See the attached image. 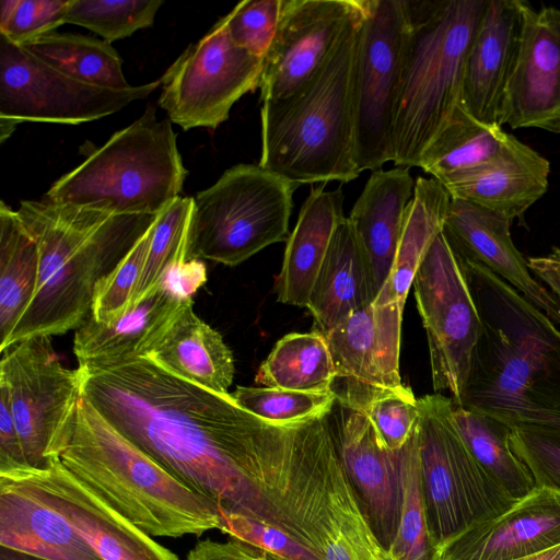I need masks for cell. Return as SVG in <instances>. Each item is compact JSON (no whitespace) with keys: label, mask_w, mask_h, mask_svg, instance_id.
<instances>
[{"label":"cell","mask_w":560,"mask_h":560,"mask_svg":"<svg viewBox=\"0 0 560 560\" xmlns=\"http://www.w3.org/2000/svg\"><path fill=\"white\" fill-rule=\"evenodd\" d=\"M82 395L124 436L212 502L220 530L256 551L299 537L323 446L318 418L280 424L144 357L79 366Z\"/></svg>","instance_id":"cell-1"},{"label":"cell","mask_w":560,"mask_h":560,"mask_svg":"<svg viewBox=\"0 0 560 560\" xmlns=\"http://www.w3.org/2000/svg\"><path fill=\"white\" fill-rule=\"evenodd\" d=\"M460 265L482 331L456 406L492 417L512 430L560 434V329L487 267Z\"/></svg>","instance_id":"cell-2"},{"label":"cell","mask_w":560,"mask_h":560,"mask_svg":"<svg viewBox=\"0 0 560 560\" xmlns=\"http://www.w3.org/2000/svg\"><path fill=\"white\" fill-rule=\"evenodd\" d=\"M37 244L36 292L0 351L22 340L77 329L91 314L98 280L155 221L152 214L107 212L43 200L16 210Z\"/></svg>","instance_id":"cell-3"},{"label":"cell","mask_w":560,"mask_h":560,"mask_svg":"<svg viewBox=\"0 0 560 560\" xmlns=\"http://www.w3.org/2000/svg\"><path fill=\"white\" fill-rule=\"evenodd\" d=\"M52 457L151 537L199 536L220 527L212 502L130 442L83 395Z\"/></svg>","instance_id":"cell-4"},{"label":"cell","mask_w":560,"mask_h":560,"mask_svg":"<svg viewBox=\"0 0 560 560\" xmlns=\"http://www.w3.org/2000/svg\"><path fill=\"white\" fill-rule=\"evenodd\" d=\"M362 10L319 71L299 91L261 105L259 165L298 187L360 175L354 81Z\"/></svg>","instance_id":"cell-5"},{"label":"cell","mask_w":560,"mask_h":560,"mask_svg":"<svg viewBox=\"0 0 560 560\" xmlns=\"http://www.w3.org/2000/svg\"><path fill=\"white\" fill-rule=\"evenodd\" d=\"M489 0H408L409 37L393 128V163L420 159L460 104L464 68Z\"/></svg>","instance_id":"cell-6"},{"label":"cell","mask_w":560,"mask_h":560,"mask_svg":"<svg viewBox=\"0 0 560 560\" xmlns=\"http://www.w3.org/2000/svg\"><path fill=\"white\" fill-rule=\"evenodd\" d=\"M186 175L172 121L159 120L149 105L56 180L44 198L110 214L156 215L179 197Z\"/></svg>","instance_id":"cell-7"},{"label":"cell","mask_w":560,"mask_h":560,"mask_svg":"<svg viewBox=\"0 0 560 560\" xmlns=\"http://www.w3.org/2000/svg\"><path fill=\"white\" fill-rule=\"evenodd\" d=\"M296 185L259 164H237L194 197L188 259L236 266L289 237Z\"/></svg>","instance_id":"cell-8"},{"label":"cell","mask_w":560,"mask_h":560,"mask_svg":"<svg viewBox=\"0 0 560 560\" xmlns=\"http://www.w3.org/2000/svg\"><path fill=\"white\" fill-rule=\"evenodd\" d=\"M418 444L430 535L439 549L517 500L474 458L453 421V401L442 394L418 398Z\"/></svg>","instance_id":"cell-9"},{"label":"cell","mask_w":560,"mask_h":560,"mask_svg":"<svg viewBox=\"0 0 560 560\" xmlns=\"http://www.w3.org/2000/svg\"><path fill=\"white\" fill-rule=\"evenodd\" d=\"M354 81L357 164L393 161V128L409 37L408 0H362Z\"/></svg>","instance_id":"cell-10"},{"label":"cell","mask_w":560,"mask_h":560,"mask_svg":"<svg viewBox=\"0 0 560 560\" xmlns=\"http://www.w3.org/2000/svg\"><path fill=\"white\" fill-rule=\"evenodd\" d=\"M412 285L427 332L433 389L448 390L457 405L470 377L482 323L466 273L442 232Z\"/></svg>","instance_id":"cell-11"},{"label":"cell","mask_w":560,"mask_h":560,"mask_svg":"<svg viewBox=\"0 0 560 560\" xmlns=\"http://www.w3.org/2000/svg\"><path fill=\"white\" fill-rule=\"evenodd\" d=\"M81 370L58 360L49 336L1 351L0 390L7 394L26 464L47 467L82 397Z\"/></svg>","instance_id":"cell-12"},{"label":"cell","mask_w":560,"mask_h":560,"mask_svg":"<svg viewBox=\"0 0 560 560\" xmlns=\"http://www.w3.org/2000/svg\"><path fill=\"white\" fill-rule=\"evenodd\" d=\"M160 85V79L124 90L83 83L0 35L1 142L20 122L79 125L96 120L145 98Z\"/></svg>","instance_id":"cell-13"},{"label":"cell","mask_w":560,"mask_h":560,"mask_svg":"<svg viewBox=\"0 0 560 560\" xmlns=\"http://www.w3.org/2000/svg\"><path fill=\"white\" fill-rule=\"evenodd\" d=\"M264 59L237 46L223 18L160 78L159 105L184 130L217 128L233 105L259 88Z\"/></svg>","instance_id":"cell-14"},{"label":"cell","mask_w":560,"mask_h":560,"mask_svg":"<svg viewBox=\"0 0 560 560\" xmlns=\"http://www.w3.org/2000/svg\"><path fill=\"white\" fill-rule=\"evenodd\" d=\"M362 0H282L278 27L264 59L262 103L283 100L325 65L357 21Z\"/></svg>","instance_id":"cell-15"},{"label":"cell","mask_w":560,"mask_h":560,"mask_svg":"<svg viewBox=\"0 0 560 560\" xmlns=\"http://www.w3.org/2000/svg\"><path fill=\"white\" fill-rule=\"evenodd\" d=\"M52 508L103 560H178L78 480L55 457L42 469L0 472Z\"/></svg>","instance_id":"cell-16"},{"label":"cell","mask_w":560,"mask_h":560,"mask_svg":"<svg viewBox=\"0 0 560 560\" xmlns=\"http://www.w3.org/2000/svg\"><path fill=\"white\" fill-rule=\"evenodd\" d=\"M560 133V9L525 1L518 52L500 125Z\"/></svg>","instance_id":"cell-17"},{"label":"cell","mask_w":560,"mask_h":560,"mask_svg":"<svg viewBox=\"0 0 560 560\" xmlns=\"http://www.w3.org/2000/svg\"><path fill=\"white\" fill-rule=\"evenodd\" d=\"M329 420L361 510L378 542L388 549L399 523L404 446L388 450L364 413L340 404Z\"/></svg>","instance_id":"cell-18"},{"label":"cell","mask_w":560,"mask_h":560,"mask_svg":"<svg viewBox=\"0 0 560 560\" xmlns=\"http://www.w3.org/2000/svg\"><path fill=\"white\" fill-rule=\"evenodd\" d=\"M404 306L374 305L351 314L325 336L336 370L343 380L337 400L402 386L399 372Z\"/></svg>","instance_id":"cell-19"},{"label":"cell","mask_w":560,"mask_h":560,"mask_svg":"<svg viewBox=\"0 0 560 560\" xmlns=\"http://www.w3.org/2000/svg\"><path fill=\"white\" fill-rule=\"evenodd\" d=\"M560 545V492L535 488L445 542L434 560H522Z\"/></svg>","instance_id":"cell-20"},{"label":"cell","mask_w":560,"mask_h":560,"mask_svg":"<svg viewBox=\"0 0 560 560\" xmlns=\"http://www.w3.org/2000/svg\"><path fill=\"white\" fill-rule=\"evenodd\" d=\"M504 215L451 197L442 234L460 262L487 267L557 325L560 308L553 294L534 279L527 260L514 245Z\"/></svg>","instance_id":"cell-21"},{"label":"cell","mask_w":560,"mask_h":560,"mask_svg":"<svg viewBox=\"0 0 560 560\" xmlns=\"http://www.w3.org/2000/svg\"><path fill=\"white\" fill-rule=\"evenodd\" d=\"M524 4L522 0H489L467 54L460 104L488 125H500L518 52Z\"/></svg>","instance_id":"cell-22"},{"label":"cell","mask_w":560,"mask_h":560,"mask_svg":"<svg viewBox=\"0 0 560 560\" xmlns=\"http://www.w3.org/2000/svg\"><path fill=\"white\" fill-rule=\"evenodd\" d=\"M189 303L192 296L175 273L167 271L151 295L115 323L105 325L89 315L73 340L79 366L145 358Z\"/></svg>","instance_id":"cell-23"},{"label":"cell","mask_w":560,"mask_h":560,"mask_svg":"<svg viewBox=\"0 0 560 560\" xmlns=\"http://www.w3.org/2000/svg\"><path fill=\"white\" fill-rule=\"evenodd\" d=\"M550 163L513 135L487 163L443 184L459 198L512 221L522 217L548 188Z\"/></svg>","instance_id":"cell-24"},{"label":"cell","mask_w":560,"mask_h":560,"mask_svg":"<svg viewBox=\"0 0 560 560\" xmlns=\"http://www.w3.org/2000/svg\"><path fill=\"white\" fill-rule=\"evenodd\" d=\"M415 183L407 167L372 171L348 217L369 264L376 296L392 270Z\"/></svg>","instance_id":"cell-25"},{"label":"cell","mask_w":560,"mask_h":560,"mask_svg":"<svg viewBox=\"0 0 560 560\" xmlns=\"http://www.w3.org/2000/svg\"><path fill=\"white\" fill-rule=\"evenodd\" d=\"M0 546L46 560H103L59 512L0 476Z\"/></svg>","instance_id":"cell-26"},{"label":"cell","mask_w":560,"mask_h":560,"mask_svg":"<svg viewBox=\"0 0 560 560\" xmlns=\"http://www.w3.org/2000/svg\"><path fill=\"white\" fill-rule=\"evenodd\" d=\"M341 188L314 187L287 240L281 269L275 280L277 301L307 307L336 228L345 218Z\"/></svg>","instance_id":"cell-27"},{"label":"cell","mask_w":560,"mask_h":560,"mask_svg":"<svg viewBox=\"0 0 560 560\" xmlns=\"http://www.w3.org/2000/svg\"><path fill=\"white\" fill-rule=\"evenodd\" d=\"M375 298L369 264L345 217L335 230L308 300L314 330L326 335Z\"/></svg>","instance_id":"cell-28"},{"label":"cell","mask_w":560,"mask_h":560,"mask_svg":"<svg viewBox=\"0 0 560 560\" xmlns=\"http://www.w3.org/2000/svg\"><path fill=\"white\" fill-rule=\"evenodd\" d=\"M191 384L228 395L234 358L222 336L185 305L154 349L145 357Z\"/></svg>","instance_id":"cell-29"},{"label":"cell","mask_w":560,"mask_h":560,"mask_svg":"<svg viewBox=\"0 0 560 560\" xmlns=\"http://www.w3.org/2000/svg\"><path fill=\"white\" fill-rule=\"evenodd\" d=\"M451 196L433 177H418L407 207L405 223L388 278L374 305L405 307L416 273L432 242L442 232Z\"/></svg>","instance_id":"cell-30"},{"label":"cell","mask_w":560,"mask_h":560,"mask_svg":"<svg viewBox=\"0 0 560 560\" xmlns=\"http://www.w3.org/2000/svg\"><path fill=\"white\" fill-rule=\"evenodd\" d=\"M38 248L18 211L0 203V347L25 313L36 292Z\"/></svg>","instance_id":"cell-31"},{"label":"cell","mask_w":560,"mask_h":560,"mask_svg":"<svg viewBox=\"0 0 560 560\" xmlns=\"http://www.w3.org/2000/svg\"><path fill=\"white\" fill-rule=\"evenodd\" d=\"M510 133L472 117L459 104L423 152L419 166L442 184L493 159Z\"/></svg>","instance_id":"cell-32"},{"label":"cell","mask_w":560,"mask_h":560,"mask_svg":"<svg viewBox=\"0 0 560 560\" xmlns=\"http://www.w3.org/2000/svg\"><path fill=\"white\" fill-rule=\"evenodd\" d=\"M23 47L55 70L91 85L124 90L131 85L110 43L75 33L51 32Z\"/></svg>","instance_id":"cell-33"},{"label":"cell","mask_w":560,"mask_h":560,"mask_svg":"<svg viewBox=\"0 0 560 560\" xmlns=\"http://www.w3.org/2000/svg\"><path fill=\"white\" fill-rule=\"evenodd\" d=\"M336 378L327 340L316 330L282 337L255 376L256 383L265 387L302 392L330 389Z\"/></svg>","instance_id":"cell-34"},{"label":"cell","mask_w":560,"mask_h":560,"mask_svg":"<svg viewBox=\"0 0 560 560\" xmlns=\"http://www.w3.org/2000/svg\"><path fill=\"white\" fill-rule=\"evenodd\" d=\"M453 421L474 458L511 497L520 500L536 488L529 470L510 445V427L454 404Z\"/></svg>","instance_id":"cell-35"},{"label":"cell","mask_w":560,"mask_h":560,"mask_svg":"<svg viewBox=\"0 0 560 560\" xmlns=\"http://www.w3.org/2000/svg\"><path fill=\"white\" fill-rule=\"evenodd\" d=\"M401 504L396 536L387 550L398 560H434L422 491L418 425L402 447Z\"/></svg>","instance_id":"cell-36"},{"label":"cell","mask_w":560,"mask_h":560,"mask_svg":"<svg viewBox=\"0 0 560 560\" xmlns=\"http://www.w3.org/2000/svg\"><path fill=\"white\" fill-rule=\"evenodd\" d=\"M192 210L194 198L177 197L158 214L133 308L159 288L172 266L188 260Z\"/></svg>","instance_id":"cell-37"},{"label":"cell","mask_w":560,"mask_h":560,"mask_svg":"<svg viewBox=\"0 0 560 560\" xmlns=\"http://www.w3.org/2000/svg\"><path fill=\"white\" fill-rule=\"evenodd\" d=\"M230 395L248 412L280 424L298 423L327 416L337 401V395L332 388L302 392L277 387L237 386Z\"/></svg>","instance_id":"cell-38"},{"label":"cell","mask_w":560,"mask_h":560,"mask_svg":"<svg viewBox=\"0 0 560 560\" xmlns=\"http://www.w3.org/2000/svg\"><path fill=\"white\" fill-rule=\"evenodd\" d=\"M162 0H70L66 23L85 27L112 43L150 27Z\"/></svg>","instance_id":"cell-39"},{"label":"cell","mask_w":560,"mask_h":560,"mask_svg":"<svg viewBox=\"0 0 560 560\" xmlns=\"http://www.w3.org/2000/svg\"><path fill=\"white\" fill-rule=\"evenodd\" d=\"M155 221L96 283L90 314L96 322L113 324L133 308Z\"/></svg>","instance_id":"cell-40"},{"label":"cell","mask_w":560,"mask_h":560,"mask_svg":"<svg viewBox=\"0 0 560 560\" xmlns=\"http://www.w3.org/2000/svg\"><path fill=\"white\" fill-rule=\"evenodd\" d=\"M338 404L364 413L390 451L399 450L407 443L419 421L418 399L405 385Z\"/></svg>","instance_id":"cell-41"},{"label":"cell","mask_w":560,"mask_h":560,"mask_svg":"<svg viewBox=\"0 0 560 560\" xmlns=\"http://www.w3.org/2000/svg\"><path fill=\"white\" fill-rule=\"evenodd\" d=\"M70 0H2L0 35L24 46L66 23Z\"/></svg>","instance_id":"cell-42"},{"label":"cell","mask_w":560,"mask_h":560,"mask_svg":"<svg viewBox=\"0 0 560 560\" xmlns=\"http://www.w3.org/2000/svg\"><path fill=\"white\" fill-rule=\"evenodd\" d=\"M281 9L282 0H244L223 20L237 46L265 59L278 27Z\"/></svg>","instance_id":"cell-43"},{"label":"cell","mask_w":560,"mask_h":560,"mask_svg":"<svg viewBox=\"0 0 560 560\" xmlns=\"http://www.w3.org/2000/svg\"><path fill=\"white\" fill-rule=\"evenodd\" d=\"M510 445L537 488L560 492V434L514 429Z\"/></svg>","instance_id":"cell-44"},{"label":"cell","mask_w":560,"mask_h":560,"mask_svg":"<svg viewBox=\"0 0 560 560\" xmlns=\"http://www.w3.org/2000/svg\"><path fill=\"white\" fill-rule=\"evenodd\" d=\"M27 467L9 399L0 390V472Z\"/></svg>","instance_id":"cell-45"},{"label":"cell","mask_w":560,"mask_h":560,"mask_svg":"<svg viewBox=\"0 0 560 560\" xmlns=\"http://www.w3.org/2000/svg\"><path fill=\"white\" fill-rule=\"evenodd\" d=\"M186 560H268L248 546L229 540L220 542L205 539L194 546L186 556Z\"/></svg>","instance_id":"cell-46"},{"label":"cell","mask_w":560,"mask_h":560,"mask_svg":"<svg viewBox=\"0 0 560 560\" xmlns=\"http://www.w3.org/2000/svg\"><path fill=\"white\" fill-rule=\"evenodd\" d=\"M527 265L533 275L550 288V292L560 298V249L553 247L546 256L529 257Z\"/></svg>","instance_id":"cell-47"},{"label":"cell","mask_w":560,"mask_h":560,"mask_svg":"<svg viewBox=\"0 0 560 560\" xmlns=\"http://www.w3.org/2000/svg\"><path fill=\"white\" fill-rule=\"evenodd\" d=\"M0 560H46L0 546Z\"/></svg>","instance_id":"cell-48"},{"label":"cell","mask_w":560,"mask_h":560,"mask_svg":"<svg viewBox=\"0 0 560 560\" xmlns=\"http://www.w3.org/2000/svg\"><path fill=\"white\" fill-rule=\"evenodd\" d=\"M522 560H560V545L548 551Z\"/></svg>","instance_id":"cell-49"},{"label":"cell","mask_w":560,"mask_h":560,"mask_svg":"<svg viewBox=\"0 0 560 560\" xmlns=\"http://www.w3.org/2000/svg\"><path fill=\"white\" fill-rule=\"evenodd\" d=\"M376 560H398L397 558H395L389 550L385 549L384 547H382L378 552H377V556H376Z\"/></svg>","instance_id":"cell-50"},{"label":"cell","mask_w":560,"mask_h":560,"mask_svg":"<svg viewBox=\"0 0 560 560\" xmlns=\"http://www.w3.org/2000/svg\"><path fill=\"white\" fill-rule=\"evenodd\" d=\"M553 296H555V299H556V301H557V303H558V306H559V308H560V298L556 296L555 294H553ZM557 325H560V313H559V317H558V323H557Z\"/></svg>","instance_id":"cell-51"}]
</instances>
